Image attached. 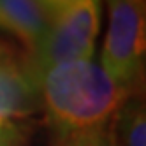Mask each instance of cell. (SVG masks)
<instances>
[{
    "instance_id": "10",
    "label": "cell",
    "mask_w": 146,
    "mask_h": 146,
    "mask_svg": "<svg viewBox=\"0 0 146 146\" xmlns=\"http://www.w3.org/2000/svg\"><path fill=\"white\" fill-rule=\"evenodd\" d=\"M137 2H143V4H144V0H137Z\"/></svg>"
},
{
    "instance_id": "8",
    "label": "cell",
    "mask_w": 146,
    "mask_h": 146,
    "mask_svg": "<svg viewBox=\"0 0 146 146\" xmlns=\"http://www.w3.org/2000/svg\"><path fill=\"white\" fill-rule=\"evenodd\" d=\"M51 146H114L108 130L104 132H88L65 135V137H53Z\"/></svg>"
},
{
    "instance_id": "9",
    "label": "cell",
    "mask_w": 146,
    "mask_h": 146,
    "mask_svg": "<svg viewBox=\"0 0 146 146\" xmlns=\"http://www.w3.org/2000/svg\"><path fill=\"white\" fill-rule=\"evenodd\" d=\"M39 2L48 9L51 16H55L56 13L64 11V9H65V7H69L70 4H74L76 0H39Z\"/></svg>"
},
{
    "instance_id": "5",
    "label": "cell",
    "mask_w": 146,
    "mask_h": 146,
    "mask_svg": "<svg viewBox=\"0 0 146 146\" xmlns=\"http://www.w3.org/2000/svg\"><path fill=\"white\" fill-rule=\"evenodd\" d=\"M51 18L39 0H0V30L18 39L28 55H34L46 39Z\"/></svg>"
},
{
    "instance_id": "1",
    "label": "cell",
    "mask_w": 146,
    "mask_h": 146,
    "mask_svg": "<svg viewBox=\"0 0 146 146\" xmlns=\"http://www.w3.org/2000/svg\"><path fill=\"white\" fill-rule=\"evenodd\" d=\"M143 86H125L92 60L67 62L40 76V108L53 137L104 132L121 104Z\"/></svg>"
},
{
    "instance_id": "4",
    "label": "cell",
    "mask_w": 146,
    "mask_h": 146,
    "mask_svg": "<svg viewBox=\"0 0 146 146\" xmlns=\"http://www.w3.org/2000/svg\"><path fill=\"white\" fill-rule=\"evenodd\" d=\"M40 78L28 53L0 44V120H25L40 108Z\"/></svg>"
},
{
    "instance_id": "7",
    "label": "cell",
    "mask_w": 146,
    "mask_h": 146,
    "mask_svg": "<svg viewBox=\"0 0 146 146\" xmlns=\"http://www.w3.org/2000/svg\"><path fill=\"white\" fill-rule=\"evenodd\" d=\"M30 134L25 120H0V146H28Z\"/></svg>"
},
{
    "instance_id": "6",
    "label": "cell",
    "mask_w": 146,
    "mask_h": 146,
    "mask_svg": "<svg viewBox=\"0 0 146 146\" xmlns=\"http://www.w3.org/2000/svg\"><path fill=\"white\" fill-rule=\"evenodd\" d=\"M114 146H146V111L143 90L135 92L114 113L108 127Z\"/></svg>"
},
{
    "instance_id": "2",
    "label": "cell",
    "mask_w": 146,
    "mask_h": 146,
    "mask_svg": "<svg viewBox=\"0 0 146 146\" xmlns=\"http://www.w3.org/2000/svg\"><path fill=\"white\" fill-rule=\"evenodd\" d=\"M100 27V0H76L51 18L42 44L30 62L39 74L67 62L92 60Z\"/></svg>"
},
{
    "instance_id": "3",
    "label": "cell",
    "mask_w": 146,
    "mask_h": 146,
    "mask_svg": "<svg viewBox=\"0 0 146 146\" xmlns=\"http://www.w3.org/2000/svg\"><path fill=\"white\" fill-rule=\"evenodd\" d=\"M109 28L100 55V67L125 86H143L144 4L137 0H106Z\"/></svg>"
}]
</instances>
